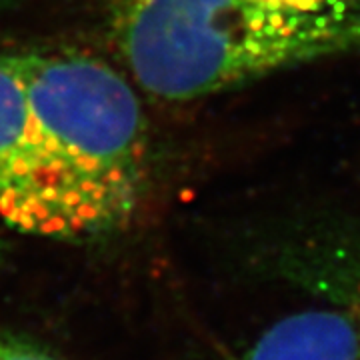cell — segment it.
Returning a JSON list of instances; mask_svg holds the SVG:
<instances>
[{"label": "cell", "instance_id": "1", "mask_svg": "<svg viewBox=\"0 0 360 360\" xmlns=\"http://www.w3.org/2000/svg\"><path fill=\"white\" fill-rule=\"evenodd\" d=\"M108 26L132 78L165 103L360 58V0H108Z\"/></svg>", "mask_w": 360, "mask_h": 360}, {"label": "cell", "instance_id": "2", "mask_svg": "<svg viewBox=\"0 0 360 360\" xmlns=\"http://www.w3.org/2000/svg\"><path fill=\"white\" fill-rule=\"evenodd\" d=\"M6 56L25 84L72 240L127 226L148 170L146 122L129 78L84 52Z\"/></svg>", "mask_w": 360, "mask_h": 360}, {"label": "cell", "instance_id": "3", "mask_svg": "<svg viewBox=\"0 0 360 360\" xmlns=\"http://www.w3.org/2000/svg\"><path fill=\"white\" fill-rule=\"evenodd\" d=\"M0 219L26 234L72 240L25 84L6 54H0Z\"/></svg>", "mask_w": 360, "mask_h": 360}, {"label": "cell", "instance_id": "4", "mask_svg": "<svg viewBox=\"0 0 360 360\" xmlns=\"http://www.w3.org/2000/svg\"><path fill=\"white\" fill-rule=\"evenodd\" d=\"M281 272L326 296L360 333V229L333 220L290 229L281 236Z\"/></svg>", "mask_w": 360, "mask_h": 360}, {"label": "cell", "instance_id": "5", "mask_svg": "<svg viewBox=\"0 0 360 360\" xmlns=\"http://www.w3.org/2000/svg\"><path fill=\"white\" fill-rule=\"evenodd\" d=\"M232 360H360V333L338 307L304 309L272 322Z\"/></svg>", "mask_w": 360, "mask_h": 360}, {"label": "cell", "instance_id": "6", "mask_svg": "<svg viewBox=\"0 0 360 360\" xmlns=\"http://www.w3.org/2000/svg\"><path fill=\"white\" fill-rule=\"evenodd\" d=\"M0 360H60L52 352L0 330Z\"/></svg>", "mask_w": 360, "mask_h": 360}, {"label": "cell", "instance_id": "7", "mask_svg": "<svg viewBox=\"0 0 360 360\" xmlns=\"http://www.w3.org/2000/svg\"><path fill=\"white\" fill-rule=\"evenodd\" d=\"M16 0H0V8H8V6H13Z\"/></svg>", "mask_w": 360, "mask_h": 360}, {"label": "cell", "instance_id": "8", "mask_svg": "<svg viewBox=\"0 0 360 360\" xmlns=\"http://www.w3.org/2000/svg\"><path fill=\"white\" fill-rule=\"evenodd\" d=\"M2 252H4V240H2V236H0V257H2Z\"/></svg>", "mask_w": 360, "mask_h": 360}]
</instances>
